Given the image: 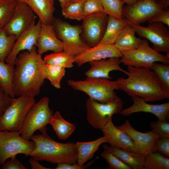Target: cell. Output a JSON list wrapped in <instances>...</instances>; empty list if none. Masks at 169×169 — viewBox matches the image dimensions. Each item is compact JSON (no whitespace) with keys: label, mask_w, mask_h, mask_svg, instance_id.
Returning a JSON list of instances; mask_svg holds the SVG:
<instances>
[{"label":"cell","mask_w":169,"mask_h":169,"mask_svg":"<svg viewBox=\"0 0 169 169\" xmlns=\"http://www.w3.org/2000/svg\"><path fill=\"white\" fill-rule=\"evenodd\" d=\"M46 63L42 55L37 52L36 46L30 51L18 54L13 84L15 95L34 98L38 95L45 79Z\"/></svg>","instance_id":"1"},{"label":"cell","mask_w":169,"mask_h":169,"mask_svg":"<svg viewBox=\"0 0 169 169\" xmlns=\"http://www.w3.org/2000/svg\"><path fill=\"white\" fill-rule=\"evenodd\" d=\"M128 77L116 81L120 90L131 97L137 96L146 102H153L169 98V93L162 88L153 72L148 68L127 66Z\"/></svg>","instance_id":"2"},{"label":"cell","mask_w":169,"mask_h":169,"mask_svg":"<svg viewBox=\"0 0 169 169\" xmlns=\"http://www.w3.org/2000/svg\"><path fill=\"white\" fill-rule=\"evenodd\" d=\"M31 139L35 146L29 156L38 161L53 163L74 164L77 162V150L74 142L61 143L55 141L46 132L33 135Z\"/></svg>","instance_id":"3"},{"label":"cell","mask_w":169,"mask_h":169,"mask_svg":"<svg viewBox=\"0 0 169 169\" xmlns=\"http://www.w3.org/2000/svg\"><path fill=\"white\" fill-rule=\"evenodd\" d=\"M67 84L73 90L83 92L90 98L101 103H106L119 98L115 92V90H120L116 80L87 77L84 80L69 79Z\"/></svg>","instance_id":"4"},{"label":"cell","mask_w":169,"mask_h":169,"mask_svg":"<svg viewBox=\"0 0 169 169\" xmlns=\"http://www.w3.org/2000/svg\"><path fill=\"white\" fill-rule=\"evenodd\" d=\"M49 99L44 96L35 103L31 108L18 131L21 136L30 140L34 132L39 130L46 132L47 125L49 124L54 114L49 105Z\"/></svg>","instance_id":"5"},{"label":"cell","mask_w":169,"mask_h":169,"mask_svg":"<svg viewBox=\"0 0 169 169\" xmlns=\"http://www.w3.org/2000/svg\"><path fill=\"white\" fill-rule=\"evenodd\" d=\"M51 24L63 43V51L75 56L91 47L81 38V25H73L54 17Z\"/></svg>","instance_id":"6"},{"label":"cell","mask_w":169,"mask_h":169,"mask_svg":"<svg viewBox=\"0 0 169 169\" xmlns=\"http://www.w3.org/2000/svg\"><path fill=\"white\" fill-rule=\"evenodd\" d=\"M35 102L34 97L20 96L13 98L11 103L0 118V131H18Z\"/></svg>","instance_id":"7"},{"label":"cell","mask_w":169,"mask_h":169,"mask_svg":"<svg viewBox=\"0 0 169 169\" xmlns=\"http://www.w3.org/2000/svg\"><path fill=\"white\" fill-rule=\"evenodd\" d=\"M121 52L122 56L120 62L127 66L150 69L156 62L169 64V56L162 54L152 48L146 39H142L136 49Z\"/></svg>","instance_id":"8"},{"label":"cell","mask_w":169,"mask_h":169,"mask_svg":"<svg viewBox=\"0 0 169 169\" xmlns=\"http://www.w3.org/2000/svg\"><path fill=\"white\" fill-rule=\"evenodd\" d=\"M169 0H140L134 4L124 6L122 15L129 23L140 25L168 7Z\"/></svg>","instance_id":"9"},{"label":"cell","mask_w":169,"mask_h":169,"mask_svg":"<svg viewBox=\"0 0 169 169\" xmlns=\"http://www.w3.org/2000/svg\"><path fill=\"white\" fill-rule=\"evenodd\" d=\"M123 105L120 98L103 103L89 98L86 103L87 121L94 128L101 129L112 120L113 115L120 113Z\"/></svg>","instance_id":"10"},{"label":"cell","mask_w":169,"mask_h":169,"mask_svg":"<svg viewBox=\"0 0 169 169\" xmlns=\"http://www.w3.org/2000/svg\"><path fill=\"white\" fill-rule=\"evenodd\" d=\"M34 146L33 141L23 138L18 131H0V165L18 154L29 156Z\"/></svg>","instance_id":"11"},{"label":"cell","mask_w":169,"mask_h":169,"mask_svg":"<svg viewBox=\"0 0 169 169\" xmlns=\"http://www.w3.org/2000/svg\"><path fill=\"white\" fill-rule=\"evenodd\" d=\"M108 15L104 12H98L85 16L82 20L81 36L90 47L97 45L105 33Z\"/></svg>","instance_id":"12"},{"label":"cell","mask_w":169,"mask_h":169,"mask_svg":"<svg viewBox=\"0 0 169 169\" xmlns=\"http://www.w3.org/2000/svg\"><path fill=\"white\" fill-rule=\"evenodd\" d=\"M131 25L139 36L146 38L152 43L154 49L159 52H163L169 54V32L164 24L153 22L149 23L147 27L141 25Z\"/></svg>","instance_id":"13"},{"label":"cell","mask_w":169,"mask_h":169,"mask_svg":"<svg viewBox=\"0 0 169 169\" xmlns=\"http://www.w3.org/2000/svg\"><path fill=\"white\" fill-rule=\"evenodd\" d=\"M118 128L126 133L131 138L135 145L134 153L145 156L150 153L156 151V146L159 136L151 130L146 133L135 130L127 120Z\"/></svg>","instance_id":"14"},{"label":"cell","mask_w":169,"mask_h":169,"mask_svg":"<svg viewBox=\"0 0 169 169\" xmlns=\"http://www.w3.org/2000/svg\"><path fill=\"white\" fill-rule=\"evenodd\" d=\"M37 17L28 5L23 2H17L13 15L3 29L7 35H14L18 38L21 33L35 24Z\"/></svg>","instance_id":"15"},{"label":"cell","mask_w":169,"mask_h":169,"mask_svg":"<svg viewBox=\"0 0 169 169\" xmlns=\"http://www.w3.org/2000/svg\"><path fill=\"white\" fill-rule=\"evenodd\" d=\"M42 23L39 19L38 22L21 33L16 39L11 51L5 62L14 66L16 58L22 51H30L37 45V38Z\"/></svg>","instance_id":"16"},{"label":"cell","mask_w":169,"mask_h":169,"mask_svg":"<svg viewBox=\"0 0 169 169\" xmlns=\"http://www.w3.org/2000/svg\"><path fill=\"white\" fill-rule=\"evenodd\" d=\"M133 103L130 107L122 110L120 113L127 116L138 112L149 113L156 115L158 120H166L169 118V102L153 105L147 103L142 98L137 96L131 97Z\"/></svg>","instance_id":"17"},{"label":"cell","mask_w":169,"mask_h":169,"mask_svg":"<svg viewBox=\"0 0 169 169\" xmlns=\"http://www.w3.org/2000/svg\"><path fill=\"white\" fill-rule=\"evenodd\" d=\"M122 54L114 44L98 45L75 56V63L80 67L90 62L111 57L121 58Z\"/></svg>","instance_id":"18"},{"label":"cell","mask_w":169,"mask_h":169,"mask_svg":"<svg viewBox=\"0 0 169 169\" xmlns=\"http://www.w3.org/2000/svg\"><path fill=\"white\" fill-rule=\"evenodd\" d=\"M120 58L114 57L90 62V68L84 74L87 77L108 79L112 78L109 75L110 73L112 71H119L127 74L128 72L120 66Z\"/></svg>","instance_id":"19"},{"label":"cell","mask_w":169,"mask_h":169,"mask_svg":"<svg viewBox=\"0 0 169 169\" xmlns=\"http://www.w3.org/2000/svg\"><path fill=\"white\" fill-rule=\"evenodd\" d=\"M36 47L37 52L41 55L49 51L54 52L63 51V43L57 37L51 24L42 23Z\"/></svg>","instance_id":"20"},{"label":"cell","mask_w":169,"mask_h":169,"mask_svg":"<svg viewBox=\"0 0 169 169\" xmlns=\"http://www.w3.org/2000/svg\"><path fill=\"white\" fill-rule=\"evenodd\" d=\"M111 147L134 153L135 145L130 137L113 124L112 120L101 129Z\"/></svg>","instance_id":"21"},{"label":"cell","mask_w":169,"mask_h":169,"mask_svg":"<svg viewBox=\"0 0 169 169\" xmlns=\"http://www.w3.org/2000/svg\"><path fill=\"white\" fill-rule=\"evenodd\" d=\"M28 5L43 23L51 24L54 18V0H15Z\"/></svg>","instance_id":"22"},{"label":"cell","mask_w":169,"mask_h":169,"mask_svg":"<svg viewBox=\"0 0 169 169\" xmlns=\"http://www.w3.org/2000/svg\"><path fill=\"white\" fill-rule=\"evenodd\" d=\"M136 33L134 28L128 23L117 37L114 45L120 52L136 49L140 45L142 39L136 37Z\"/></svg>","instance_id":"23"},{"label":"cell","mask_w":169,"mask_h":169,"mask_svg":"<svg viewBox=\"0 0 169 169\" xmlns=\"http://www.w3.org/2000/svg\"><path fill=\"white\" fill-rule=\"evenodd\" d=\"M108 142L105 136L91 141L76 142L77 163L80 166H83L85 162L93 157L102 143Z\"/></svg>","instance_id":"24"},{"label":"cell","mask_w":169,"mask_h":169,"mask_svg":"<svg viewBox=\"0 0 169 169\" xmlns=\"http://www.w3.org/2000/svg\"><path fill=\"white\" fill-rule=\"evenodd\" d=\"M102 147L105 150L108 151L117 156L131 169H144V156L106 144L103 145Z\"/></svg>","instance_id":"25"},{"label":"cell","mask_w":169,"mask_h":169,"mask_svg":"<svg viewBox=\"0 0 169 169\" xmlns=\"http://www.w3.org/2000/svg\"><path fill=\"white\" fill-rule=\"evenodd\" d=\"M127 23V21L124 18L122 19H119L108 16L107 24L105 33L98 45L114 44L120 33Z\"/></svg>","instance_id":"26"},{"label":"cell","mask_w":169,"mask_h":169,"mask_svg":"<svg viewBox=\"0 0 169 169\" xmlns=\"http://www.w3.org/2000/svg\"><path fill=\"white\" fill-rule=\"evenodd\" d=\"M49 124L51 125L58 137L60 139H67L74 131V125L65 120L58 111L54 114Z\"/></svg>","instance_id":"27"},{"label":"cell","mask_w":169,"mask_h":169,"mask_svg":"<svg viewBox=\"0 0 169 169\" xmlns=\"http://www.w3.org/2000/svg\"><path fill=\"white\" fill-rule=\"evenodd\" d=\"M14 66L0 62V87L5 94L11 98L15 96L13 91V81Z\"/></svg>","instance_id":"28"},{"label":"cell","mask_w":169,"mask_h":169,"mask_svg":"<svg viewBox=\"0 0 169 169\" xmlns=\"http://www.w3.org/2000/svg\"><path fill=\"white\" fill-rule=\"evenodd\" d=\"M75 56L62 51L54 52L45 56L46 63L55 65L64 68H71L75 63Z\"/></svg>","instance_id":"29"},{"label":"cell","mask_w":169,"mask_h":169,"mask_svg":"<svg viewBox=\"0 0 169 169\" xmlns=\"http://www.w3.org/2000/svg\"><path fill=\"white\" fill-rule=\"evenodd\" d=\"M144 169H169V159L156 151L145 156Z\"/></svg>","instance_id":"30"},{"label":"cell","mask_w":169,"mask_h":169,"mask_svg":"<svg viewBox=\"0 0 169 169\" xmlns=\"http://www.w3.org/2000/svg\"><path fill=\"white\" fill-rule=\"evenodd\" d=\"M44 72L45 79H48L55 88H61L60 82L65 73V68L59 66L46 63Z\"/></svg>","instance_id":"31"},{"label":"cell","mask_w":169,"mask_h":169,"mask_svg":"<svg viewBox=\"0 0 169 169\" xmlns=\"http://www.w3.org/2000/svg\"><path fill=\"white\" fill-rule=\"evenodd\" d=\"M17 4L15 0H0V30L3 29L10 21Z\"/></svg>","instance_id":"32"},{"label":"cell","mask_w":169,"mask_h":169,"mask_svg":"<svg viewBox=\"0 0 169 169\" xmlns=\"http://www.w3.org/2000/svg\"><path fill=\"white\" fill-rule=\"evenodd\" d=\"M150 69L153 72L162 88L169 93V64L154 63Z\"/></svg>","instance_id":"33"},{"label":"cell","mask_w":169,"mask_h":169,"mask_svg":"<svg viewBox=\"0 0 169 169\" xmlns=\"http://www.w3.org/2000/svg\"><path fill=\"white\" fill-rule=\"evenodd\" d=\"M104 12L109 16L122 19V10L125 3L122 0H101Z\"/></svg>","instance_id":"34"},{"label":"cell","mask_w":169,"mask_h":169,"mask_svg":"<svg viewBox=\"0 0 169 169\" xmlns=\"http://www.w3.org/2000/svg\"><path fill=\"white\" fill-rule=\"evenodd\" d=\"M17 38L14 35H7L3 29L0 30V62H5Z\"/></svg>","instance_id":"35"},{"label":"cell","mask_w":169,"mask_h":169,"mask_svg":"<svg viewBox=\"0 0 169 169\" xmlns=\"http://www.w3.org/2000/svg\"><path fill=\"white\" fill-rule=\"evenodd\" d=\"M85 0H79L70 3L65 9L62 12L63 16L66 18L81 21L85 17L83 7Z\"/></svg>","instance_id":"36"},{"label":"cell","mask_w":169,"mask_h":169,"mask_svg":"<svg viewBox=\"0 0 169 169\" xmlns=\"http://www.w3.org/2000/svg\"><path fill=\"white\" fill-rule=\"evenodd\" d=\"M100 156L106 161L110 169H131L129 166L108 151L104 150Z\"/></svg>","instance_id":"37"},{"label":"cell","mask_w":169,"mask_h":169,"mask_svg":"<svg viewBox=\"0 0 169 169\" xmlns=\"http://www.w3.org/2000/svg\"><path fill=\"white\" fill-rule=\"evenodd\" d=\"M151 130L159 136V138L169 137V123L166 120L152 121L150 124Z\"/></svg>","instance_id":"38"},{"label":"cell","mask_w":169,"mask_h":169,"mask_svg":"<svg viewBox=\"0 0 169 169\" xmlns=\"http://www.w3.org/2000/svg\"><path fill=\"white\" fill-rule=\"evenodd\" d=\"M84 15L86 16L94 13L104 12L101 0H85L83 7Z\"/></svg>","instance_id":"39"},{"label":"cell","mask_w":169,"mask_h":169,"mask_svg":"<svg viewBox=\"0 0 169 169\" xmlns=\"http://www.w3.org/2000/svg\"><path fill=\"white\" fill-rule=\"evenodd\" d=\"M156 151L169 158V137L158 139L156 145Z\"/></svg>","instance_id":"40"},{"label":"cell","mask_w":169,"mask_h":169,"mask_svg":"<svg viewBox=\"0 0 169 169\" xmlns=\"http://www.w3.org/2000/svg\"><path fill=\"white\" fill-rule=\"evenodd\" d=\"M149 23L160 22L169 27V9L167 7L160 11L148 21Z\"/></svg>","instance_id":"41"},{"label":"cell","mask_w":169,"mask_h":169,"mask_svg":"<svg viewBox=\"0 0 169 169\" xmlns=\"http://www.w3.org/2000/svg\"><path fill=\"white\" fill-rule=\"evenodd\" d=\"M13 98L5 94L0 87V118L11 103Z\"/></svg>","instance_id":"42"},{"label":"cell","mask_w":169,"mask_h":169,"mask_svg":"<svg viewBox=\"0 0 169 169\" xmlns=\"http://www.w3.org/2000/svg\"><path fill=\"white\" fill-rule=\"evenodd\" d=\"M8 159L3 165V169H27L25 167L16 157Z\"/></svg>","instance_id":"43"},{"label":"cell","mask_w":169,"mask_h":169,"mask_svg":"<svg viewBox=\"0 0 169 169\" xmlns=\"http://www.w3.org/2000/svg\"><path fill=\"white\" fill-rule=\"evenodd\" d=\"M95 160L92 161L86 165L79 166L77 163L74 164L61 163L57 164L56 169H84L89 167L94 162Z\"/></svg>","instance_id":"44"},{"label":"cell","mask_w":169,"mask_h":169,"mask_svg":"<svg viewBox=\"0 0 169 169\" xmlns=\"http://www.w3.org/2000/svg\"><path fill=\"white\" fill-rule=\"evenodd\" d=\"M38 161L32 158L29 160V162L31 166L33 169H49L41 165L38 162Z\"/></svg>","instance_id":"45"},{"label":"cell","mask_w":169,"mask_h":169,"mask_svg":"<svg viewBox=\"0 0 169 169\" xmlns=\"http://www.w3.org/2000/svg\"><path fill=\"white\" fill-rule=\"evenodd\" d=\"M60 3L62 12L64 11L70 3V0H58Z\"/></svg>","instance_id":"46"},{"label":"cell","mask_w":169,"mask_h":169,"mask_svg":"<svg viewBox=\"0 0 169 169\" xmlns=\"http://www.w3.org/2000/svg\"><path fill=\"white\" fill-rule=\"evenodd\" d=\"M128 5H132L135 3L138 0H122Z\"/></svg>","instance_id":"47"},{"label":"cell","mask_w":169,"mask_h":169,"mask_svg":"<svg viewBox=\"0 0 169 169\" xmlns=\"http://www.w3.org/2000/svg\"><path fill=\"white\" fill-rule=\"evenodd\" d=\"M79 0H70V3H73Z\"/></svg>","instance_id":"48"}]
</instances>
